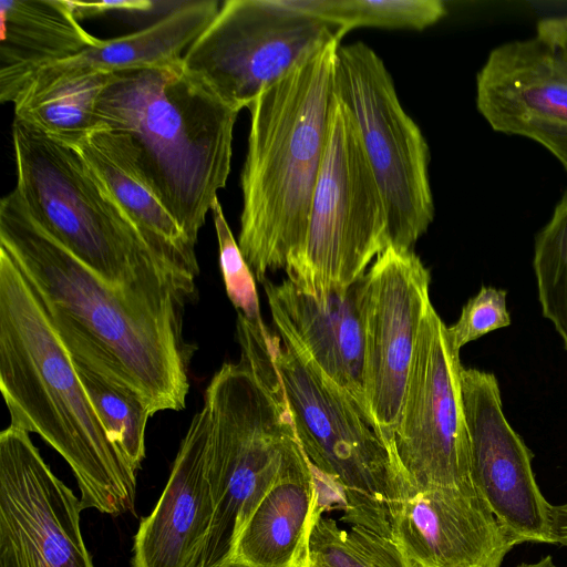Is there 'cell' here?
Wrapping results in <instances>:
<instances>
[{
  "instance_id": "44dd1931",
  "label": "cell",
  "mask_w": 567,
  "mask_h": 567,
  "mask_svg": "<svg viewBox=\"0 0 567 567\" xmlns=\"http://www.w3.org/2000/svg\"><path fill=\"white\" fill-rule=\"evenodd\" d=\"M0 19L2 103H12L39 70L101 40L81 27L66 0H2Z\"/></svg>"
},
{
  "instance_id": "8fae6325",
  "label": "cell",
  "mask_w": 567,
  "mask_h": 567,
  "mask_svg": "<svg viewBox=\"0 0 567 567\" xmlns=\"http://www.w3.org/2000/svg\"><path fill=\"white\" fill-rule=\"evenodd\" d=\"M460 350L432 303L423 319L388 445L394 475L416 488L472 483Z\"/></svg>"
},
{
  "instance_id": "5b68a950",
  "label": "cell",
  "mask_w": 567,
  "mask_h": 567,
  "mask_svg": "<svg viewBox=\"0 0 567 567\" xmlns=\"http://www.w3.org/2000/svg\"><path fill=\"white\" fill-rule=\"evenodd\" d=\"M17 184L32 218L112 286L189 299L195 279L164 262L83 156L14 118Z\"/></svg>"
},
{
  "instance_id": "836d02e7",
  "label": "cell",
  "mask_w": 567,
  "mask_h": 567,
  "mask_svg": "<svg viewBox=\"0 0 567 567\" xmlns=\"http://www.w3.org/2000/svg\"><path fill=\"white\" fill-rule=\"evenodd\" d=\"M220 567H238V566H236V565H234V564H226V565H223V566H220Z\"/></svg>"
},
{
  "instance_id": "52a82bcc",
  "label": "cell",
  "mask_w": 567,
  "mask_h": 567,
  "mask_svg": "<svg viewBox=\"0 0 567 567\" xmlns=\"http://www.w3.org/2000/svg\"><path fill=\"white\" fill-rule=\"evenodd\" d=\"M272 357L298 443L313 471L318 495L341 520L392 538L388 493L391 457L374 421L292 339L271 336Z\"/></svg>"
},
{
  "instance_id": "8992f818",
  "label": "cell",
  "mask_w": 567,
  "mask_h": 567,
  "mask_svg": "<svg viewBox=\"0 0 567 567\" xmlns=\"http://www.w3.org/2000/svg\"><path fill=\"white\" fill-rule=\"evenodd\" d=\"M237 339L239 362L224 363L205 392L214 514L198 567L228 563L240 528L297 439L270 337L244 326Z\"/></svg>"
},
{
  "instance_id": "cb8c5ba5",
  "label": "cell",
  "mask_w": 567,
  "mask_h": 567,
  "mask_svg": "<svg viewBox=\"0 0 567 567\" xmlns=\"http://www.w3.org/2000/svg\"><path fill=\"white\" fill-rule=\"evenodd\" d=\"M73 360V359H72ZM79 379L110 440L136 473L145 457L151 411L132 390L73 360Z\"/></svg>"
},
{
  "instance_id": "1f68e13d",
  "label": "cell",
  "mask_w": 567,
  "mask_h": 567,
  "mask_svg": "<svg viewBox=\"0 0 567 567\" xmlns=\"http://www.w3.org/2000/svg\"><path fill=\"white\" fill-rule=\"evenodd\" d=\"M549 520L550 544L567 546V502L550 505Z\"/></svg>"
},
{
  "instance_id": "7402d4cb",
  "label": "cell",
  "mask_w": 567,
  "mask_h": 567,
  "mask_svg": "<svg viewBox=\"0 0 567 567\" xmlns=\"http://www.w3.org/2000/svg\"><path fill=\"white\" fill-rule=\"evenodd\" d=\"M217 0L184 1L151 25L100 40L79 54L43 69L114 73L181 62L219 10ZM42 70V69H41Z\"/></svg>"
},
{
  "instance_id": "e575fe53",
  "label": "cell",
  "mask_w": 567,
  "mask_h": 567,
  "mask_svg": "<svg viewBox=\"0 0 567 567\" xmlns=\"http://www.w3.org/2000/svg\"><path fill=\"white\" fill-rule=\"evenodd\" d=\"M563 19H564V22H565V24H566V27H567V17H565V18H563Z\"/></svg>"
},
{
  "instance_id": "f1b7e54d",
  "label": "cell",
  "mask_w": 567,
  "mask_h": 567,
  "mask_svg": "<svg viewBox=\"0 0 567 567\" xmlns=\"http://www.w3.org/2000/svg\"><path fill=\"white\" fill-rule=\"evenodd\" d=\"M506 291L482 287L463 307L455 324L447 327L453 344L461 350L466 343L499 328L509 326Z\"/></svg>"
},
{
  "instance_id": "2e32d148",
  "label": "cell",
  "mask_w": 567,
  "mask_h": 567,
  "mask_svg": "<svg viewBox=\"0 0 567 567\" xmlns=\"http://www.w3.org/2000/svg\"><path fill=\"white\" fill-rule=\"evenodd\" d=\"M475 101L495 132L543 145L567 173V62L545 40L494 48L477 72Z\"/></svg>"
},
{
  "instance_id": "9c48e42d",
  "label": "cell",
  "mask_w": 567,
  "mask_h": 567,
  "mask_svg": "<svg viewBox=\"0 0 567 567\" xmlns=\"http://www.w3.org/2000/svg\"><path fill=\"white\" fill-rule=\"evenodd\" d=\"M333 92L359 127L384 200L389 246L412 249L434 218L426 140L400 103L383 60L365 43L339 45Z\"/></svg>"
},
{
  "instance_id": "ba28073f",
  "label": "cell",
  "mask_w": 567,
  "mask_h": 567,
  "mask_svg": "<svg viewBox=\"0 0 567 567\" xmlns=\"http://www.w3.org/2000/svg\"><path fill=\"white\" fill-rule=\"evenodd\" d=\"M389 247L384 200L357 122L333 92L302 255L287 274L318 301L346 290Z\"/></svg>"
},
{
  "instance_id": "484cf974",
  "label": "cell",
  "mask_w": 567,
  "mask_h": 567,
  "mask_svg": "<svg viewBox=\"0 0 567 567\" xmlns=\"http://www.w3.org/2000/svg\"><path fill=\"white\" fill-rule=\"evenodd\" d=\"M309 564L317 567H413L393 538L360 525L339 527L319 513L309 539Z\"/></svg>"
},
{
  "instance_id": "d4e9b609",
  "label": "cell",
  "mask_w": 567,
  "mask_h": 567,
  "mask_svg": "<svg viewBox=\"0 0 567 567\" xmlns=\"http://www.w3.org/2000/svg\"><path fill=\"white\" fill-rule=\"evenodd\" d=\"M343 34L360 27L423 30L446 14L440 0H290Z\"/></svg>"
},
{
  "instance_id": "3957f363",
  "label": "cell",
  "mask_w": 567,
  "mask_h": 567,
  "mask_svg": "<svg viewBox=\"0 0 567 567\" xmlns=\"http://www.w3.org/2000/svg\"><path fill=\"white\" fill-rule=\"evenodd\" d=\"M333 42L265 87L248 106L238 246L255 278L298 264L326 147Z\"/></svg>"
},
{
  "instance_id": "4316f807",
  "label": "cell",
  "mask_w": 567,
  "mask_h": 567,
  "mask_svg": "<svg viewBox=\"0 0 567 567\" xmlns=\"http://www.w3.org/2000/svg\"><path fill=\"white\" fill-rule=\"evenodd\" d=\"M533 267L543 316L567 350V192L535 238Z\"/></svg>"
},
{
  "instance_id": "7c38bea8",
  "label": "cell",
  "mask_w": 567,
  "mask_h": 567,
  "mask_svg": "<svg viewBox=\"0 0 567 567\" xmlns=\"http://www.w3.org/2000/svg\"><path fill=\"white\" fill-rule=\"evenodd\" d=\"M430 272L412 249L386 247L358 280L364 389L385 445L399 419L419 332L430 307Z\"/></svg>"
},
{
  "instance_id": "277c9868",
  "label": "cell",
  "mask_w": 567,
  "mask_h": 567,
  "mask_svg": "<svg viewBox=\"0 0 567 567\" xmlns=\"http://www.w3.org/2000/svg\"><path fill=\"white\" fill-rule=\"evenodd\" d=\"M239 112L182 61L114 72L97 101L100 124L127 137L153 189L195 246L230 173Z\"/></svg>"
},
{
  "instance_id": "603a6c76",
  "label": "cell",
  "mask_w": 567,
  "mask_h": 567,
  "mask_svg": "<svg viewBox=\"0 0 567 567\" xmlns=\"http://www.w3.org/2000/svg\"><path fill=\"white\" fill-rule=\"evenodd\" d=\"M112 73L78 70L38 71L12 102L16 120L74 146L103 128L97 101Z\"/></svg>"
},
{
  "instance_id": "4fadbf2b",
  "label": "cell",
  "mask_w": 567,
  "mask_h": 567,
  "mask_svg": "<svg viewBox=\"0 0 567 567\" xmlns=\"http://www.w3.org/2000/svg\"><path fill=\"white\" fill-rule=\"evenodd\" d=\"M82 509L29 433L10 425L0 433V567H94Z\"/></svg>"
},
{
  "instance_id": "7a4b0ae2",
  "label": "cell",
  "mask_w": 567,
  "mask_h": 567,
  "mask_svg": "<svg viewBox=\"0 0 567 567\" xmlns=\"http://www.w3.org/2000/svg\"><path fill=\"white\" fill-rule=\"evenodd\" d=\"M0 390L10 426L38 434L69 464L83 509H134L136 473L110 440L35 293L1 248Z\"/></svg>"
},
{
  "instance_id": "e0dca14e",
  "label": "cell",
  "mask_w": 567,
  "mask_h": 567,
  "mask_svg": "<svg viewBox=\"0 0 567 567\" xmlns=\"http://www.w3.org/2000/svg\"><path fill=\"white\" fill-rule=\"evenodd\" d=\"M208 443L204 404L190 421L155 507L141 519L133 567H198L214 514Z\"/></svg>"
},
{
  "instance_id": "ffe728a7",
  "label": "cell",
  "mask_w": 567,
  "mask_h": 567,
  "mask_svg": "<svg viewBox=\"0 0 567 567\" xmlns=\"http://www.w3.org/2000/svg\"><path fill=\"white\" fill-rule=\"evenodd\" d=\"M73 147L105 184L152 250L172 268L196 278L199 269L195 245L153 189L127 137L103 127Z\"/></svg>"
},
{
  "instance_id": "4dcf8cb0",
  "label": "cell",
  "mask_w": 567,
  "mask_h": 567,
  "mask_svg": "<svg viewBox=\"0 0 567 567\" xmlns=\"http://www.w3.org/2000/svg\"><path fill=\"white\" fill-rule=\"evenodd\" d=\"M536 34L551 45L567 62V27L563 18L542 19Z\"/></svg>"
},
{
  "instance_id": "9a60e30c",
  "label": "cell",
  "mask_w": 567,
  "mask_h": 567,
  "mask_svg": "<svg viewBox=\"0 0 567 567\" xmlns=\"http://www.w3.org/2000/svg\"><path fill=\"white\" fill-rule=\"evenodd\" d=\"M388 509L392 538L413 567H501L522 544L473 483L416 488L393 475Z\"/></svg>"
},
{
  "instance_id": "f546056e",
  "label": "cell",
  "mask_w": 567,
  "mask_h": 567,
  "mask_svg": "<svg viewBox=\"0 0 567 567\" xmlns=\"http://www.w3.org/2000/svg\"><path fill=\"white\" fill-rule=\"evenodd\" d=\"M75 18L85 19L111 11L146 12L151 11L156 2L147 0H123V1H100L81 2L70 1Z\"/></svg>"
},
{
  "instance_id": "6da1fadb",
  "label": "cell",
  "mask_w": 567,
  "mask_h": 567,
  "mask_svg": "<svg viewBox=\"0 0 567 567\" xmlns=\"http://www.w3.org/2000/svg\"><path fill=\"white\" fill-rule=\"evenodd\" d=\"M0 248L35 293L72 359L128 388L152 415L181 411L189 391L187 299L110 285L48 234L14 189L0 202Z\"/></svg>"
},
{
  "instance_id": "83f0119b",
  "label": "cell",
  "mask_w": 567,
  "mask_h": 567,
  "mask_svg": "<svg viewBox=\"0 0 567 567\" xmlns=\"http://www.w3.org/2000/svg\"><path fill=\"white\" fill-rule=\"evenodd\" d=\"M219 250V265L228 298L238 313L252 326L265 329L255 276L246 262L217 199L212 208Z\"/></svg>"
},
{
  "instance_id": "d590c367",
  "label": "cell",
  "mask_w": 567,
  "mask_h": 567,
  "mask_svg": "<svg viewBox=\"0 0 567 567\" xmlns=\"http://www.w3.org/2000/svg\"><path fill=\"white\" fill-rule=\"evenodd\" d=\"M309 567H317V566L309 564Z\"/></svg>"
},
{
  "instance_id": "ac0fdd59",
  "label": "cell",
  "mask_w": 567,
  "mask_h": 567,
  "mask_svg": "<svg viewBox=\"0 0 567 567\" xmlns=\"http://www.w3.org/2000/svg\"><path fill=\"white\" fill-rule=\"evenodd\" d=\"M358 280L322 302L288 279L275 284L266 278L261 284L277 332L292 339L329 379L370 414L364 389Z\"/></svg>"
},
{
  "instance_id": "5bb4252c",
  "label": "cell",
  "mask_w": 567,
  "mask_h": 567,
  "mask_svg": "<svg viewBox=\"0 0 567 567\" xmlns=\"http://www.w3.org/2000/svg\"><path fill=\"white\" fill-rule=\"evenodd\" d=\"M461 392L475 489L522 543L550 544V504L536 483L533 453L505 417L496 377L462 368Z\"/></svg>"
},
{
  "instance_id": "30bf717a",
  "label": "cell",
  "mask_w": 567,
  "mask_h": 567,
  "mask_svg": "<svg viewBox=\"0 0 567 567\" xmlns=\"http://www.w3.org/2000/svg\"><path fill=\"white\" fill-rule=\"evenodd\" d=\"M344 34L290 0H227L182 64L220 100L243 110L268 85Z\"/></svg>"
},
{
  "instance_id": "d6a6232c",
  "label": "cell",
  "mask_w": 567,
  "mask_h": 567,
  "mask_svg": "<svg viewBox=\"0 0 567 567\" xmlns=\"http://www.w3.org/2000/svg\"><path fill=\"white\" fill-rule=\"evenodd\" d=\"M516 567H560V566H557L554 563L553 557L550 555H547L538 561L522 563V564L517 565Z\"/></svg>"
},
{
  "instance_id": "d6986e66",
  "label": "cell",
  "mask_w": 567,
  "mask_h": 567,
  "mask_svg": "<svg viewBox=\"0 0 567 567\" xmlns=\"http://www.w3.org/2000/svg\"><path fill=\"white\" fill-rule=\"evenodd\" d=\"M319 513L315 474L296 439L278 478L240 528L227 564L309 567L310 533Z\"/></svg>"
}]
</instances>
